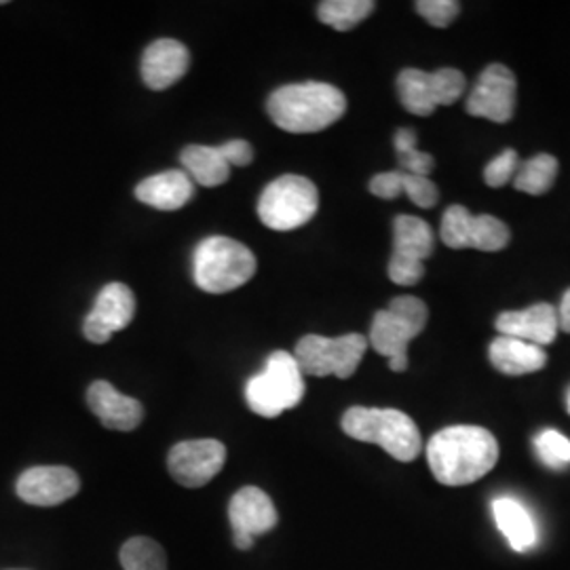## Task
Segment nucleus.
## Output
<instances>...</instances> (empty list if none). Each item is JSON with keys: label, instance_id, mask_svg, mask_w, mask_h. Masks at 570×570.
<instances>
[{"label": "nucleus", "instance_id": "obj_1", "mask_svg": "<svg viewBox=\"0 0 570 570\" xmlns=\"http://www.w3.org/2000/svg\"><path fill=\"white\" fill-rule=\"evenodd\" d=\"M429 469L444 487H468L499 461V442L489 429L454 425L438 431L428 444Z\"/></svg>", "mask_w": 570, "mask_h": 570}, {"label": "nucleus", "instance_id": "obj_3", "mask_svg": "<svg viewBox=\"0 0 570 570\" xmlns=\"http://www.w3.org/2000/svg\"><path fill=\"white\" fill-rule=\"evenodd\" d=\"M341 425L348 438L366 444H376L400 463L414 461L423 450L421 431L402 410L348 407L343 414Z\"/></svg>", "mask_w": 570, "mask_h": 570}, {"label": "nucleus", "instance_id": "obj_29", "mask_svg": "<svg viewBox=\"0 0 570 570\" xmlns=\"http://www.w3.org/2000/svg\"><path fill=\"white\" fill-rule=\"evenodd\" d=\"M534 454L537 459L546 465V468L567 469L570 465V440L556 431V429H543L537 438H534Z\"/></svg>", "mask_w": 570, "mask_h": 570}, {"label": "nucleus", "instance_id": "obj_14", "mask_svg": "<svg viewBox=\"0 0 570 570\" xmlns=\"http://www.w3.org/2000/svg\"><path fill=\"white\" fill-rule=\"evenodd\" d=\"M136 315L134 292L125 284L104 285L96 298L94 311L85 317L82 334L94 345H104L112 338L115 332H121L131 324Z\"/></svg>", "mask_w": 570, "mask_h": 570}, {"label": "nucleus", "instance_id": "obj_13", "mask_svg": "<svg viewBox=\"0 0 570 570\" xmlns=\"http://www.w3.org/2000/svg\"><path fill=\"white\" fill-rule=\"evenodd\" d=\"M518 82L508 66L490 63L469 91L465 110L471 117L492 122H510L515 112Z\"/></svg>", "mask_w": 570, "mask_h": 570}, {"label": "nucleus", "instance_id": "obj_7", "mask_svg": "<svg viewBox=\"0 0 570 570\" xmlns=\"http://www.w3.org/2000/svg\"><path fill=\"white\" fill-rule=\"evenodd\" d=\"M317 207V186L305 176L287 174L263 190L258 199V218L271 230H294L311 223Z\"/></svg>", "mask_w": 570, "mask_h": 570}, {"label": "nucleus", "instance_id": "obj_35", "mask_svg": "<svg viewBox=\"0 0 570 570\" xmlns=\"http://www.w3.org/2000/svg\"><path fill=\"white\" fill-rule=\"evenodd\" d=\"M567 407H569V414H570V391H569V395H567Z\"/></svg>", "mask_w": 570, "mask_h": 570}, {"label": "nucleus", "instance_id": "obj_33", "mask_svg": "<svg viewBox=\"0 0 570 570\" xmlns=\"http://www.w3.org/2000/svg\"><path fill=\"white\" fill-rule=\"evenodd\" d=\"M556 311H558V326H560L562 332H569L570 334V289L564 292L562 303H560Z\"/></svg>", "mask_w": 570, "mask_h": 570}, {"label": "nucleus", "instance_id": "obj_16", "mask_svg": "<svg viewBox=\"0 0 570 570\" xmlns=\"http://www.w3.org/2000/svg\"><path fill=\"white\" fill-rule=\"evenodd\" d=\"M497 330L499 336H511L543 348L558 338V311L550 303H537L522 311H505L497 317Z\"/></svg>", "mask_w": 570, "mask_h": 570}, {"label": "nucleus", "instance_id": "obj_21", "mask_svg": "<svg viewBox=\"0 0 570 570\" xmlns=\"http://www.w3.org/2000/svg\"><path fill=\"white\" fill-rule=\"evenodd\" d=\"M195 197V184L183 169L150 176L136 186V199L161 212H176Z\"/></svg>", "mask_w": 570, "mask_h": 570}, {"label": "nucleus", "instance_id": "obj_28", "mask_svg": "<svg viewBox=\"0 0 570 570\" xmlns=\"http://www.w3.org/2000/svg\"><path fill=\"white\" fill-rule=\"evenodd\" d=\"M395 153L400 159V171H406L412 176L429 178V174L435 167V159L429 153L419 150L416 134L406 127L395 134Z\"/></svg>", "mask_w": 570, "mask_h": 570}, {"label": "nucleus", "instance_id": "obj_6", "mask_svg": "<svg viewBox=\"0 0 570 570\" xmlns=\"http://www.w3.org/2000/svg\"><path fill=\"white\" fill-rule=\"evenodd\" d=\"M256 273V256L228 237H207L193 254V277L207 294H226L247 284Z\"/></svg>", "mask_w": 570, "mask_h": 570}, {"label": "nucleus", "instance_id": "obj_27", "mask_svg": "<svg viewBox=\"0 0 570 570\" xmlns=\"http://www.w3.org/2000/svg\"><path fill=\"white\" fill-rule=\"evenodd\" d=\"M122 570H167L165 551L148 537H134L121 548Z\"/></svg>", "mask_w": 570, "mask_h": 570}, {"label": "nucleus", "instance_id": "obj_24", "mask_svg": "<svg viewBox=\"0 0 570 570\" xmlns=\"http://www.w3.org/2000/svg\"><path fill=\"white\" fill-rule=\"evenodd\" d=\"M180 161L188 178L207 188L220 186L230 178V165L226 164L218 146L190 144L184 148Z\"/></svg>", "mask_w": 570, "mask_h": 570}, {"label": "nucleus", "instance_id": "obj_2", "mask_svg": "<svg viewBox=\"0 0 570 570\" xmlns=\"http://www.w3.org/2000/svg\"><path fill=\"white\" fill-rule=\"evenodd\" d=\"M266 110L273 122L287 134H317L345 115L346 98L330 82H294L275 89Z\"/></svg>", "mask_w": 570, "mask_h": 570}, {"label": "nucleus", "instance_id": "obj_25", "mask_svg": "<svg viewBox=\"0 0 570 570\" xmlns=\"http://www.w3.org/2000/svg\"><path fill=\"white\" fill-rule=\"evenodd\" d=\"M372 0H324L317 7V18L338 32H348L374 11Z\"/></svg>", "mask_w": 570, "mask_h": 570}, {"label": "nucleus", "instance_id": "obj_22", "mask_svg": "<svg viewBox=\"0 0 570 570\" xmlns=\"http://www.w3.org/2000/svg\"><path fill=\"white\" fill-rule=\"evenodd\" d=\"M490 364L501 374L524 376L543 370L548 353L541 346L530 345L511 336H497L489 346Z\"/></svg>", "mask_w": 570, "mask_h": 570}, {"label": "nucleus", "instance_id": "obj_23", "mask_svg": "<svg viewBox=\"0 0 570 570\" xmlns=\"http://www.w3.org/2000/svg\"><path fill=\"white\" fill-rule=\"evenodd\" d=\"M370 193L379 199H395L404 193L412 204L416 207H423V209L433 207L440 199L438 186L431 183L429 178L412 176V174L400 171V169L376 174L370 180Z\"/></svg>", "mask_w": 570, "mask_h": 570}, {"label": "nucleus", "instance_id": "obj_34", "mask_svg": "<svg viewBox=\"0 0 570 570\" xmlns=\"http://www.w3.org/2000/svg\"><path fill=\"white\" fill-rule=\"evenodd\" d=\"M233 546L237 550L247 551L254 546V537H247V534H233Z\"/></svg>", "mask_w": 570, "mask_h": 570}, {"label": "nucleus", "instance_id": "obj_18", "mask_svg": "<svg viewBox=\"0 0 570 570\" xmlns=\"http://www.w3.org/2000/svg\"><path fill=\"white\" fill-rule=\"evenodd\" d=\"M190 66V53L183 42L159 39L144 51L142 81L153 91H164L183 79Z\"/></svg>", "mask_w": 570, "mask_h": 570}, {"label": "nucleus", "instance_id": "obj_9", "mask_svg": "<svg viewBox=\"0 0 570 570\" xmlns=\"http://www.w3.org/2000/svg\"><path fill=\"white\" fill-rule=\"evenodd\" d=\"M468 89L465 75L456 68H442L435 72H423L419 68H406L397 77V96L407 112L429 117L438 106L459 102Z\"/></svg>", "mask_w": 570, "mask_h": 570}, {"label": "nucleus", "instance_id": "obj_19", "mask_svg": "<svg viewBox=\"0 0 570 570\" xmlns=\"http://www.w3.org/2000/svg\"><path fill=\"white\" fill-rule=\"evenodd\" d=\"M87 404L106 429L134 431L142 423V404L136 397L122 395L106 381L91 383L87 389Z\"/></svg>", "mask_w": 570, "mask_h": 570}, {"label": "nucleus", "instance_id": "obj_15", "mask_svg": "<svg viewBox=\"0 0 570 570\" xmlns=\"http://www.w3.org/2000/svg\"><path fill=\"white\" fill-rule=\"evenodd\" d=\"M81 490L79 475L70 468L42 465L26 469L18 478L16 492L23 503L37 508H56Z\"/></svg>", "mask_w": 570, "mask_h": 570}, {"label": "nucleus", "instance_id": "obj_30", "mask_svg": "<svg viewBox=\"0 0 570 570\" xmlns=\"http://www.w3.org/2000/svg\"><path fill=\"white\" fill-rule=\"evenodd\" d=\"M520 167V157L513 148L503 150L501 155H497L484 169V183L490 188H501L505 184L511 183L515 178V171Z\"/></svg>", "mask_w": 570, "mask_h": 570}, {"label": "nucleus", "instance_id": "obj_10", "mask_svg": "<svg viewBox=\"0 0 570 570\" xmlns=\"http://www.w3.org/2000/svg\"><path fill=\"white\" fill-rule=\"evenodd\" d=\"M435 237L431 226L416 216H397L393 220V254L389 261V279L395 285H416L425 275V261L433 254Z\"/></svg>", "mask_w": 570, "mask_h": 570}, {"label": "nucleus", "instance_id": "obj_12", "mask_svg": "<svg viewBox=\"0 0 570 570\" xmlns=\"http://www.w3.org/2000/svg\"><path fill=\"white\" fill-rule=\"evenodd\" d=\"M226 463V449L218 440H186L167 454V469L184 489L209 484Z\"/></svg>", "mask_w": 570, "mask_h": 570}, {"label": "nucleus", "instance_id": "obj_4", "mask_svg": "<svg viewBox=\"0 0 570 570\" xmlns=\"http://www.w3.org/2000/svg\"><path fill=\"white\" fill-rule=\"evenodd\" d=\"M305 397V374L296 357L287 351L268 355L265 370L245 383V402L265 419H277L298 406Z\"/></svg>", "mask_w": 570, "mask_h": 570}, {"label": "nucleus", "instance_id": "obj_32", "mask_svg": "<svg viewBox=\"0 0 570 570\" xmlns=\"http://www.w3.org/2000/svg\"><path fill=\"white\" fill-rule=\"evenodd\" d=\"M218 148L230 167H245L254 159V150L245 140H230V142L220 144Z\"/></svg>", "mask_w": 570, "mask_h": 570}, {"label": "nucleus", "instance_id": "obj_17", "mask_svg": "<svg viewBox=\"0 0 570 570\" xmlns=\"http://www.w3.org/2000/svg\"><path fill=\"white\" fill-rule=\"evenodd\" d=\"M228 522L233 534H247L256 539L277 527L279 513L265 490L245 487L237 490L228 503Z\"/></svg>", "mask_w": 570, "mask_h": 570}, {"label": "nucleus", "instance_id": "obj_5", "mask_svg": "<svg viewBox=\"0 0 570 570\" xmlns=\"http://www.w3.org/2000/svg\"><path fill=\"white\" fill-rule=\"evenodd\" d=\"M429 308L416 296H397L372 320L367 345L387 357L393 372H406L407 346L428 326Z\"/></svg>", "mask_w": 570, "mask_h": 570}, {"label": "nucleus", "instance_id": "obj_20", "mask_svg": "<svg viewBox=\"0 0 570 570\" xmlns=\"http://www.w3.org/2000/svg\"><path fill=\"white\" fill-rule=\"evenodd\" d=\"M492 515L511 550L524 553L539 543V527L520 499L510 494L497 497L492 501Z\"/></svg>", "mask_w": 570, "mask_h": 570}, {"label": "nucleus", "instance_id": "obj_31", "mask_svg": "<svg viewBox=\"0 0 570 570\" xmlns=\"http://www.w3.org/2000/svg\"><path fill=\"white\" fill-rule=\"evenodd\" d=\"M416 13L423 16L425 20L435 26V28H446L452 21L459 18L461 13V2L456 0H419L414 4Z\"/></svg>", "mask_w": 570, "mask_h": 570}, {"label": "nucleus", "instance_id": "obj_11", "mask_svg": "<svg viewBox=\"0 0 570 570\" xmlns=\"http://www.w3.org/2000/svg\"><path fill=\"white\" fill-rule=\"evenodd\" d=\"M440 237L452 249L499 252L510 244L511 233L510 226L490 214L473 216L463 205H452L444 212Z\"/></svg>", "mask_w": 570, "mask_h": 570}, {"label": "nucleus", "instance_id": "obj_8", "mask_svg": "<svg viewBox=\"0 0 570 570\" xmlns=\"http://www.w3.org/2000/svg\"><path fill=\"white\" fill-rule=\"evenodd\" d=\"M367 351V338L364 334H345L336 338H327L320 334H306L296 351L292 353L308 376H336L351 379L362 364Z\"/></svg>", "mask_w": 570, "mask_h": 570}, {"label": "nucleus", "instance_id": "obj_26", "mask_svg": "<svg viewBox=\"0 0 570 570\" xmlns=\"http://www.w3.org/2000/svg\"><path fill=\"white\" fill-rule=\"evenodd\" d=\"M558 176V159L551 155H537L527 164L520 165L513 178V186L520 193H527L532 197L546 195L550 190Z\"/></svg>", "mask_w": 570, "mask_h": 570}]
</instances>
